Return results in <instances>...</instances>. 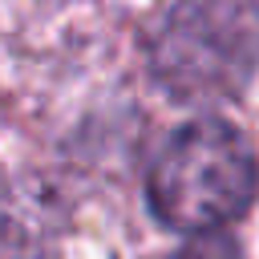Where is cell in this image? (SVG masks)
I'll list each match as a JSON object with an SVG mask.
<instances>
[{"label":"cell","instance_id":"obj_2","mask_svg":"<svg viewBox=\"0 0 259 259\" xmlns=\"http://www.w3.org/2000/svg\"><path fill=\"white\" fill-rule=\"evenodd\" d=\"M255 65L259 8L251 0H182L154 40V69L182 101L227 97Z\"/></svg>","mask_w":259,"mask_h":259},{"label":"cell","instance_id":"obj_1","mask_svg":"<svg viewBox=\"0 0 259 259\" xmlns=\"http://www.w3.org/2000/svg\"><path fill=\"white\" fill-rule=\"evenodd\" d=\"M255 194V154L247 138L219 121L198 117L170 134L150 166V202L158 219L178 231H210L247 210Z\"/></svg>","mask_w":259,"mask_h":259}]
</instances>
